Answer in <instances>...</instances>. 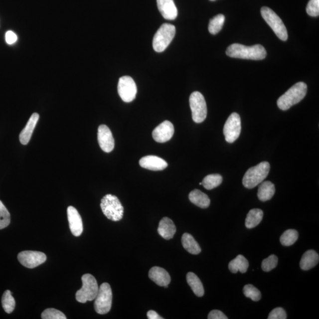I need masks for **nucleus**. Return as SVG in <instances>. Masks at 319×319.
<instances>
[{
  "mask_svg": "<svg viewBox=\"0 0 319 319\" xmlns=\"http://www.w3.org/2000/svg\"><path fill=\"white\" fill-rule=\"evenodd\" d=\"M226 54L234 58L260 60L266 58L267 52L261 44L246 46L243 44L234 43L229 46Z\"/></svg>",
  "mask_w": 319,
  "mask_h": 319,
  "instance_id": "obj_1",
  "label": "nucleus"
},
{
  "mask_svg": "<svg viewBox=\"0 0 319 319\" xmlns=\"http://www.w3.org/2000/svg\"><path fill=\"white\" fill-rule=\"evenodd\" d=\"M308 86L305 83L299 82L290 88L277 100V105L281 110L286 111L293 105L298 104L305 97Z\"/></svg>",
  "mask_w": 319,
  "mask_h": 319,
  "instance_id": "obj_2",
  "label": "nucleus"
},
{
  "mask_svg": "<svg viewBox=\"0 0 319 319\" xmlns=\"http://www.w3.org/2000/svg\"><path fill=\"white\" fill-rule=\"evenodd\" d=\"M270 170L269 162H261L255 166L248 169L242 179V184L247 189H253L257 185L263 182L269 175Z\"/></svg>",
  "mask_w": 319,
  "mask_h": 319,
  "instance_id": "obj_3",
  "label": "nucleus"
},
{
  "mask_svg": "<svg viewBox=\"0 0 319 319\" xmlns=\"http://www.w3.org/2000/svg\"><path fill=\"white\" fill-rule=\"evenodd\" d=\"M101 207L108 219L114 222L122 219L124 207L120 200L113 194H108L101 200Z\"/></svg>",
  "mask_w": 319,
  "mask_h": 319,
  "instance_id": "obj_4",
  "label": "nucleus"
},
{
  "mask_svg": "<svg viewBox=\"0 0 319 319\" xmlns=\"http://www.w3.org/2000/svg\"><path fill=\"white\" fill-rule=\"evenodd\" d=\"M82 287L76 293V299L79 303H85L94 301L98 293V285L95 277L90 274L82 277Z\"/></svg>",
  "mask_w": 319,
  "mask_h": 319,
  "instance_id": "obj_5",
  "label": "nucleus"
},
{
  "mask_svg": "<svg viewBox=\"0 0 319 319\" xmlns=\"http://www.w3.org/2000/svg\"><path fill=\"white\" fill-rule=\"evenodd\" d=\"M175 34L174 25L168 23L162 24L153 38V49L157 52H163L173 40Z\"/></svg>",
  "mask_w": 319,
  "mask_h": 319,
  "instance_id": "obj_6",
  "label": "nucleus"
},
{
  "mask_svg": "<svg viewBox=\"0 0 319 319\" xmlns=\"http://www.w3.org/2000/svg\"><path fill=\"white\" fill-rule=\"evenodd\" d=\"M261 13L264 20L272 28L277 36L282 40H287L288 38L287 28L279 16L272 9L267 7H262L261 9Z\"/></svg>",
  "mask_w": 319,
  "mask_h": 319,
  "instance_id": "obj_7",
  "label": "nucleus"
},
{
  "mask_svg": "<svg viewBox=\"0 0 319 319\" xmlns=\"http://www.w3.org/2000/svg\"><path fill=\"white\" fill-rule=\"evenodd\" d=\"M112 301H113V293L109 284L107 283L102 284L95 298L94 303L95 311L100 315L108 314L111 309Z\"/></svg>",
  "mask_w": 319,
  "mask_h": 319,
  "instance_id": "obj_8",
  "label": "nucleus"
},
{
  "mask_svg": "<svg viewBox=\"0 0 319 319\" xmlns=\"http://www.w3.org/2000/svg\"><path fill=\"white\" fill-rule=\"evenodd\" d=\"M189 103L194 122H203L207 116V106L203 95L199 92H193L190 96Z\"/></svg>",
  "mask_w": 319,
  "mask_h": 319,
  "instance_id": "obj_9",
  "label": "nucleus"
},
{
  "mask_svg": "<svg viewBox=\"0 0 319 319\" xmlns=\"http://www.w3.org/2000/svg\"><path fill=\"white\" fill-rule=\"evenodd\" d=\"M241 132L240 116L236 113H232L228 117L223 127V135L226 142L234 143L238 139Z\"/></svg>",
  "mask_w": 319,
  "mask_h": 319,
  "instance_id": "obj_10",
  "label": "nucleus"
},
{
  "mask_svg": "<svg viewBox=\"0 0 319 319\" xmlns=\"http://www.w3.org/2000/svg\"><path fill=\"white\" fill-rule=\"evenodd\" d=\"M118 92L125 103H130L136 98L137 88L135 81L130 76H124L119 79Z\"/></svg>",
  "mask_w": 319,
  "mask_h": 319,
  "instance_id": "obj_11",
  "label": "nucleus"
},
{
  "mask_svg": "<svg viewBox=\"0 0 319 319\" xmlns=\"http://www.w3.org/2000/svg\"><path fill=\"white\" fill-rule=\"evenodd\" d=\"M17 258L19 262L28 269H34L43 264L47 259L45 254L33 251H22L18 254Z\"/></svg>",
  "mask_w": 319,
  "mask_h": 319,
  "instance_id": "obj_12",
  "label": "nucleus"
},
{
  "mask_svg": "<svg viewBox=\"0 0 319 319\" xmlns=\"http://www.w3.org/2000/svg\"><path fill=\"white\" fill-rule=\"evenodd\" d=\"M174 133V128L169 121H164L153 130V139L158 143H163L169 141Z\"/></svg>",
  "mask_w": 319,
  "mask_h": 319,
  "instance_id": "obj_13",
  "label": "nucleus"
},
{
  "mask_svg": "<svg viewBox=\"0 0 319 319\" xmlns=\"http://www.w3.org/2000/svg\"><path fill=\"white\" fill-rule=\"evenodd\" d=\"M98 140L101 149L104 152L110 153L113 151L115 146L114 137L107 126L101 125L98 127Z\"/></svg>",
  "mask_w": 319,
  "mask_h": 319,
  "instance_id": "obj_14",
  "label": "nucleus"
},
{
  "mask_svg": "<svg viewBox=\"0 0 319 319\" xmlns=\"http://www.w3.org/2000/svg\"><path fill=\"white\" fill-rule=\"evenodd\" d=\"M67 214L69 228L72 234L75 237H79L83 232V222L81 215L74 207L70 206L67 209Z\"/></svg>",
  "mask_w": 319,
  "mask_h": 319,
  "instance_id": "obj_15",
  "label": "nucleus"
},
{
  "mask_svg": "<svg viewBox=\"0 0 319 319\" xmlns=\"http://www.w3.org/2000/svg\"><path fill=\"white\" fill-rule=\"evenodd\" d=\"M139 163L142 167L153 171L162 170L168 166L164 160L156 156H145L140 159Z\"/></svg>",
  "mask_w": 319,
  "mask_h": 319,
  "instance_id": "obj_16",
  "label": "nucleus"
},
{
  "mask_svg": "<svg viewBox=\"0 0 319 319\" xmlns=\"http://www.w3.org/2000/svg\"><path fill=\"white\" fill-rule=\"evenodd\" d=\"M149 276L158 286L166 288L171 282V277L167 271L159 267L152 268L149 271Z\"/></svg>",
  "mask_w": 319,
  "mask_h": 319,
  "instance_id": "obj_17",
  "label": "nucleus"
},
{
  "mask_svg": "<svg viewBox=\"0 0 319 319\" xmlns=\"http://www.w3.org/2000/svg\"><path fill=\"white\" fill-rule=\"evenodd\" d=\"M158 9L165 19L173 20L177 17L178 11L173 0H157Z\"/></svg>",
  "mask_w": 319,
  "mask_h": 319,
  "instance_id": "obj_18",
  "label": "nucleus"
},
{
  "mask_svg": "<svg viewBox=\"0 0 319 319\" xmlns=\"http://www.w3.org/2000/svg\"><path fill=\"white\" fill-rule=\"evenodd\" d=\"M39 119V115L37 113H35L31 115L30 119L28 121L26 126H25L24 129L21 131L20 136H19V139H20V142L22 145H27L28 142H30L32 134L33 133V131L36 126Z\"/></svg>",
  "mask_w": 319,
  "mask_h": 319,
  "instance_id": "obj_19",
  "label": "nucleus"
},
{
  "mask_svg": "<svg viewBox=\"0 0 319 319\" xmlns=\"http://www.w3.org/2000/svg\"><path fill=\"white\" fill-rule=\"evenodd\" d=\"M158 231L162 238L169 240L173 238L176 228L171 219L164 217L160 221Z\"/></svg>",
  "mask_w": 319,
  "mask_h": 319,
  "instance_id": "obj_20",
  "label": "nucleus"
},
{
  "mask_svg": "<svg viewBox=\"0 0 319 319\" xmlns=\"http://www.w3.org/2000/svg\"><path fill=\"white\" fill-rule=\"evenodd\" d=\"M319 261V254L314 250H308L303 255L300 267L303 270L308 271L317 266Z\"/></svg>",
  "mask_w": 319,
  "mask_h": 319,
  "instance_id": "obj_21",
  "label": "nucleus"
},
{
  "mask_svg": "<svg viewBox=\"0 0 319 319\" xmlns=\"http://www.w3.org/2000/svg\"><path fill=\"white\" fill-rule=\"evenodd\" d=\"M275 186L270 181L261 182L258 187V197L262 202L270 200L275 194Z\"/></svg>",
  "mask_w": 319,
  "mask_h": 319,
  "instance_id": "obj_22",
  "label": "nucleus"
},
{
  "mask_svg": "<svg viewBox=\"0 0 319 319\" xmlns=\"http://www.w3.org/2000/svg\"><path fill=\"white\" fill-rule=\"evenodd\" d=\"M190 202L200 208H207L210 205V200L208 196L198 189L191 191L189 194Z\"/></svg>",
  "mask_w": 319,
  "mask_h": 319,
  "instance_id": "obj_23",
  "label": "nucleus"
},
{
  "mask_svg": "<svg viewBox=\"0 0 319 319\" xmlns=\"http://www.w3.org/2000/svg\"><path fill=\"white\" fill-rule=\"evenodd\" d=\"M249 267V262L246 258L242 255H239L235 259L229 263L228 268L232 273L239 272L244 274L247 272Z\"/></svg>",
  "mask_w": 319,
  "mask_h": 319,
  "instance_id": "obj_24",
  "label": "nucleus"
},
{
  "mask_svg": "<svg viewBox=\"0 0 319 319\" xmlns=\"http://www.w3.org/2000/svg\"><path fill=\"white\" fill-rule=\"evenodd\" d=\"M181 243L185 250L188 253L193 255H197L200 253L201 248L195 239L188 233H184L181 238Z\"/></svg>",
  "mask_w": 319,
  "mask_h": 319,
  "instance_id": "obj_25",
  "label": "nucleus"
},
{
  "mask_svg": "<svg viewBox=\"0 0 319 319\" xmlns=\"http://www.w3.org/2000/svg\"><path fill=\"white\" fill-rule=\"evenodd\" d=\"M186 280L188 285L191 287V290L196 296L199 298L203 296L205 290H204L202 282L195 274L191 272L188 273Z\"/></svg>",
  "mask_w": 319,
  "mask_h": 319,
  "instance_id": "obj_26",
  "label": "nucleus"
},
{
  "mask_svg": "<svg viewBox=\"0 0 319 319\" xmlns=\"http://www.w3.org/2000/svg\"><path fill=\"white\" fill-rule=\"evenodd\" d=\"M264 213L260 209H253L248 212L245 219V226L248 229L256 227L262 221Z\"/></svg>",
  "mask_w": 319,
  "mask_h": 319,
  "instance_id": "obj_27",
  "label": "nucleus"
},
{
  "mask_svg": "<svg viewBox=\"0 0 319 319\" xmlns=\"http://www.w3.org/2000/svg\"><path fill=\"white\" fill-rule=\"evenodd\" d=\"M223 181L221 175L219 174H212L206 175L203 178L202 185L207 190H212L219 186Z\"/></svg>",
  "mask_w": 319,
  "mask_h": 319,
  "instance_id": "obj_28",
  "label": "nucleus"
},
{
  "mask_svg": "<svg viewBox=\"0 0 319 319\" xmlns=\"http://www.w3.org/2000/svg\"><path fill=\"white\" fill-rule=\"evenodd\" d=\"M298 238V231L295 229H288L281 236L280 241L283 246L289 247L294 244Z\"/></svg>",
  "mask_w": 319,
  "mask_h": 319,
  "instance_id": "obj_29",
  "label": "nucleus"
},
{
  "mask_svg": "<svg viewBox=\"0 0 319 319\" xmlns=\"http://www.w3.org/2000/svg\"><path fill=\"white\" fill-rule=\"evenodd\" d=\"M2 306L4 311L7 314H11L14 310L15 302L11 292L9 290H6L2 297Z\"/></svg>",
  "mask_w": 319,
  "mask_h": 319,
  "instance_id": "obj_30",
  "label": "nucleus"
},
{
  "mask_svg": "<svg viewBox=\"0 0 319 319\" xmlns=\"http://www.w3.org/2000/svg\"><path fill=\"white\" fill-rule=\"evenodd\" d=\"M225 20V16L218 14L210 20L208 29L210 34H216L222 29Z\"/></svg>",
  "mask_w": 319,
  "mask_h": 319,
  "instance_id": "obj_31",
  "label": "nucleus"
},
{
  "mask_svg": "<svg viewBox=\"0 0 319 319\" xmlns=\"http://www.w3.org/2000/svg\"><path fill=\"white\" fill-rule=\"evenodd\" d=\"M243 292L246 298H250L254 302L260 301L261 299L260 290L253 285H245L243 289Z\"/></svg>",
  "mask_w": 319,
  "mask_h": 319,
  "instance_id": "obj_32",
  "label": "nucleus"
},
{
  "mask_svg": "<svg viewBox=\"0 0 319 319\" xmlns=\"http://www.w3.org/2000/svg\"><path fill=\"white\" fill-rule=\"evenodd\" d=\"M10 221V214L4 204L0 200V229L7 227Z\"/></svg>",
  "mask_w": 319,
  "mask_h": 319,
  "instance_id": "obj_33",
  "label": "nucleus"
},
{
  "mask_svg": "<svg viewBox=\"0 0 319 319\" xmlns=\"http://www.w3.org/2000/svg\"><path fill=\"white\" fill-rule=\"evenodd\" d=\"M278 257L276 255H271L263 261L261 268L265 272H269V271L275 269L278 264Z\"/></svg>",
  "mask_w": 319,
  "mask_h": 319,
  "instance_id": "obj_34",
  "label": "nucleus"
},
{
  "mask_svg": "<svg viewBox=\"0 0 319 319\" xmlns=\"http://www.w3.org/2000/svg\"><path fill=\"white\" fill-rule=\"evenodd\" d=\"M43 319H66V317L62 312L55 309H47L41 314Z\"/></svg>",
  "mask_w": 319,
  "mask_h": 319,
  "instance_id": "obj_35",
  "label": "nucleus"
},
{
  "mask_svg": "<svg viewBox=\"0 0 319 319\" xmlns=\"http://www.w3.org/2000/svg\"><path fill=\"white\" fill-rule=\"evenodd\" d=\"M306 12L312 17H317L319 14V0H310L306 7Z\"/></svg>",
  "mask_w": 319,
  "mask_h": 319,
  "instance_id": "obj_36",
  "label": "nucleus"
},
{
  "mask_svg": "<svg viewBox=\"0 0 319 319\" xmlns=\"http://www.w3.org/2000/svg\"><path fill=\"white\" fill-rule=\"evenodd\" d=\"M269 319H287L286 312L282 308H277L273 309L270 312L268 317Z\"/></svg>",
  "mask_w": 319,
  "mask_h": 319,
  "instance_id": "obj_37",
  "label": "nucleus"
},
{
  "mask_svg": "<svg viewBox=\"0 0 319 319\" xmlns=\"http://www.w3.org/2000/svg\"><path fill=\"white\" fill-rule=\"evenodd\" d=\"M208 319H228L224 314L221 311L218 310H213L210 312L207 317Z\"/></svg>",
  "mask_w": 319,
  "mask_h": 319,
  "instance_id": "obj_38",
  "label": "nucleus"
},
{
  "mask_svg": "<svg viewBox=\"0 0 319 319\" xmlns=\"http://www.w3.org/2000/svg\"><path fill=\"white\" fill-rule=\"evenodd\" d=\"M17 40V36L13 31L9 30L5 33V41L8 44H14Z\"/></svg>",
  "mask_w": 319,
  "mask_h": 319,
  "instance_id": "obj_39",
  "label": "nucleus"
},
{
  "mask_svg": "<svg viewBox=\"0 0 319 319\" xmlns=\"http://www.w3.org/2000/svg\"><path fill=\"white\" fill-rule=\"evenodd\" d=\"M147 316H148V318L149 319H162L163 318H161V317H160V315H159L157 314V312H156L154 311H150L148 312V314H147Z\"/></svg>",
  "mask_w": 319,
  "mask_h": 319,
  "instance_id": "obj_40",
  "label": "nucleus"
},
{
  "mask_svg": "<svg viewBox=\"0 0 319 319\" xmlns=\"http://www.w3.org/2000/svg\"><path fill=\"white\" fill-rule=\"evenodd\" d=\"M199 184L200 185H202V183H200Z\"/></svg>",
  "mask_w": 319,
  "mask_h": 319,
  "instance_id": "obj_41",
  "label": "nucleus"
},
{
  "mask_svg": "<svg viewBox=\"0 0 319 319\" xmlns=\"http://www.w3.org/2000/svg\"><path fill=\"white\" fill-rule=\"evenodd\" d=\"M210 1H215V0H210Z\"/></svg>",
  "mask_w": 319,
  "mask_h": 319,
  "instance_id": "obj_42",
  "label": "nucleus"
}]
</instances>
